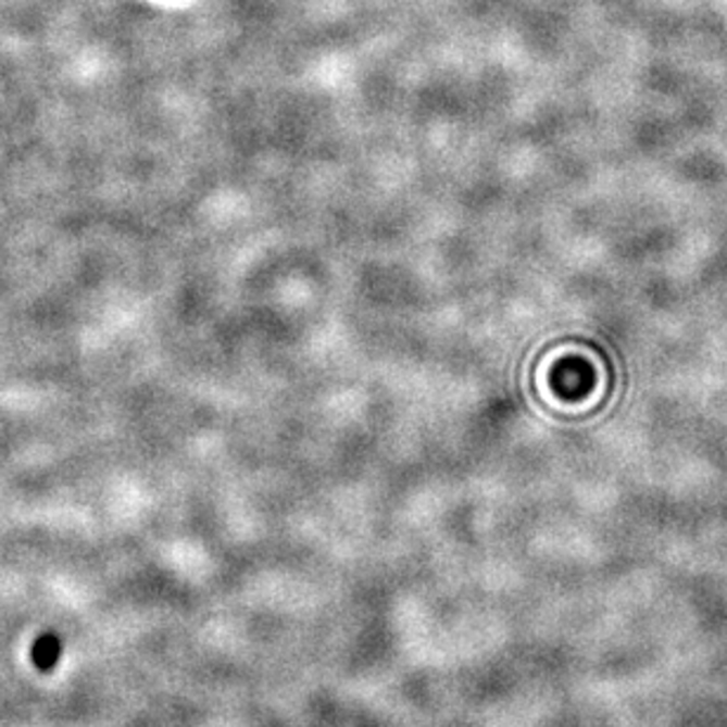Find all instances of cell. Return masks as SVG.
<instances>
[{"instance_id": "1", "label": "cell", "mask_w": 727, "mask_h": 727, "mask_svg": "<svg viewBox=\"0 0 727 727\" xmlns=\"http://www.w3.org/2000/svg\"><path fill=\"white\" fill-rule=\"evenodd\" d=\"M60 654H62L60 640L54 638V636H43V638L36 640L34 650H32V660H34V664L38 668L50 670L54 664L60 662Z\"/></svg>"}]
</instances>
